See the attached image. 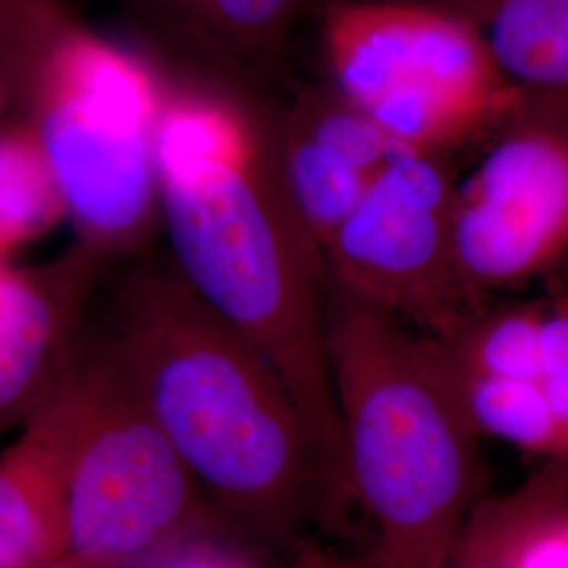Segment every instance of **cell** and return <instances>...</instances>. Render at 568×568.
<instances>
[{
	"label": "cell",
	"mask_w": 568,
	"mask_h": 568,
	"mask_svg": "<svg viewBox=\"0 0 568 568\" xmlns=\"http://www.w3.org/2000/svg\"><path fill=\"white\" fill-rule=\"evenodd\" d=\"M166 79L154 138L166 255L185 284L283 379L337 514L352 497L328 363V278L323 248L284 185L276 98L171 70Z\"/></svg>",
	"instance_id": "6da1fadb"
},
{
	"label": "cell",
	"mask_w": 568,
	"mask_h": 568,
	"mask_svg": "<svg viewBox=\"0 0 568 568\" xmlns=\"http://www.w3.org/2000/svg\"><path fill=\"white\" fill-rule=\"evenodd\" d=\"M84 335L163 429L227 539L264 560L312 541L333 511L300 408L166 253L112 265Z\"/></svg>",
	"instance_id": "7a4b0ae2"
},
{
	"label": "cell",
	"mask_w": 568,
	"mask_h": 568,
	"mask_svg": "<svg viewBox=\"0 0 568 568\" xmlns=\"http://www.w3.org/2000/svg\"><path fill=\"white\" fill-rule=\"evenodd\" d=\"M326 342L352 501L375 568H445L480 504V432L438 337L326 284Z\"/></svg>",
	"instance_id": "3957f363"
},
{
	"label": "cell",
	"mask_w": 568,
	"mask_h": 568,
	"mask_svg": "<svg viewBox=\"0 0 568 568\" xmlns=\"http://www.w3.org/2000/svg\"><path fill=\"white\" fill-rule=\"evenodd\" d=\"M13 119L41 143L77 241L112 260L154 251L161 61L95 32L61 0H2Z\"/></svg>",
	"instance_id": "277c9868"
},
{
	"label": "cell",
	"mask_w": 568,
	"mask_h": 568,
	"mask_svg": "<svg viewBox=\"0 0 568 568\" xmlns=\"http://www.w3.org/2000/svg\"><path fill=\"white\" fill-rule=\"evenodd\" d=\"M49 400L63 438L72 554L143 567L183 539L224 535L163 429L84 333Z\"/></svg>",
	"instance_id": "5b68a950"
},
{
	"label": "cell",
	"mask_w": 568,
	"mask_h": 568,
	"mask_svg": "<svg viewBox=\"0 0 568 568\" xmlns=\"http://www.w3.org/2000/svg\"><path fill=\"white\" fill-rule=\"evenodd\" d=\"M326 77L392 140L453 152L525 102L474 26L426 0H333L321 9Z\"/></svg>",
	"instance_id": "8992f818"
},
{
	"label": "cell",
	"mask_w": 568,
	"mask_h": 568,
	"mask_svg": "<svg viewBox=\"0 0 568 568\" xmlns=\"http://www.w3.org/2000/svg\"><path fill=\"white\" fill-rule=\"evenodd\" d=\"M453 196V253L471 304L548 274L568 255V105L525 98Z\"/></svg>",
	"instance_id": "52a82bcc"
},
{
	"label": "cell",
	"mask_w": 568,
	"mask_h": 568,
	"mask_svg": "<svg viewBox=\"0 0 568 568\" xmlns=\"http://www.w3.org/2000/svg\"><path fill=\"white\" fill-rule=\"evenodd\" d=\"M450 152H400L323 246L326 278L434 337L474 312L453 253Z\"/></svg>",
	"instance_id": "ba28073f"
},
{
	"label": "cell",
	"mask_w": 568,
	"mask_h": 568,
	"mask_svg": "<svg viewBox=\"0 0 568 568\" xmlns=\"http://www.w3.org/2000/svg\"><path fill=\"white\" fill-rule=\"evenodd\" d=\"M116 262L81 241L44 264L0 262V434L53 394Z\"/></svg>",
	"instance_id": "9c48e42d"
},
{
	"label": "cell",
	"mask_w": 568,
	"mask_h": 568,
	"mask_svg": "<svg viewBox=\"0 0 568 568\" xmlns=\"http://www.w3.org/2000/svg\"><path fill=\"white\" fill-rule=\"evenodd\" d=\"M328 2L119 0L166 70L264 98H276L295 26Z\"/></svg>",
	"instance_id": "30bf717a"
},
{
	"label": "cell",
	"mask_w": 568,
	"mask_h": 568,
	"mask_svg": "<svg viewBox=\"0 0 568 568\" xmlns=\"http://www.w3.org/2000/svg\"><path fill=\"white\" fill-rule=\"evenodd\" d=\"M274 135L286 192L321 248L387 164L413 150L326 82L276 100Z\"/></svg>",
	"instance_id": "8fae6325"
},
{
	"label": "cell",
	"mask_w": 568,
	"mask_h": 568,
	"mask_svg": "<svg viewBox=\"0 0 568 568\" xmlns=\"http://www.w3.org/2000/svg\"><path fill=\"white\" fill-rule=\"evenodd\" d=\"M68 548L63 438L47 398L0 450V568H28Z\"/></svg>",
	"instance_id": "7c38bea8"
},
{
	"label": "cell",
	"mask_w": 568,
	"mask_h": 568,
	"mask_svg": "<svg viewBox=\"0 0 568 568\" xmlns=\"http://www.w3.org/2000/svg\"><path fill=\"white\" fill-rule=\"evenodd\" d=\"M440 7L474 26L509 87L525 98L568 105V0H457Z\"/></svg>",
	"instance_id": "4fadbf2b"
},
{
	"label": "cell",
	"mask_w": 568,
	"mask_h": 568,
	"mask_svg": "<svg viewBox=\"0 0 568 568\" xmlns=\"http://www.w3.org/2000/svg\"><path fill=\"white\" fill-rule=\"evenodd\" d=\"M68 220L60 183L34 133L11 119L0 126V262Z\"/></svg>",
	"instance_id": "5bb4252c"
},
{
	"label": "cell",
	"mask_w": 568,
	"mask_h": 568,
	"mask_svg": "<svg viewBox=\"0 0 568 568\" xmlns=\"http://www.w3.org/2000/svg\"><path fill=\"white\" fill-rule=\"evenodd\" d=\"M544 302L474 310L447 337H438L459 375L541 379L539 335Z\"/></svg>",
	"instance_id": "9a60e30c"
},
{
	"label": "cell",
	"mask_w": 568,
	"mask_h": 568,
	"mask_svg": "<svg viewBox=\"0 0 568 568\" xmlns=\"http://www.w3.org/2000/svg\"><path fill=\"white\" fill-rule=\"evenodd\" d=\"M453 373L480 436L504 440L530 455L568 459L541 382L474 377L459 375L455 368Z\"/></svg>",
	"instance_id": "2e32d148"
},
{
	"label": "cell",
	"mask_w": 568,
	"mask_h": 568,
	"mask_svg": "<svg viewBox=\"0 0 568 568\" xmlns=\"http://www.w3.org/2000/svg\"><path fill=\"white\" fill-rule=\"evenodd\" d=\"M567 495L568 459H549L520 490L474 508L445 568H511V554L528 520Z\"/></svg>",
	"instance_id": "e0dca14e"
},
{
	"label": "cell",
	"mask_w": 568,
	"mask_h": 568,
	"mask_svg": "<svg viewBox=\"0 0 568 568\" xmlns=\"http://www.w3.org/2000/svg\"><path fill=\"white\" fill-rule=\"evenodd\" d=\"M558 499L535 514L511 554V568H568V509Z\"/></svg>",
	"instance_id": "ac0fdd59"
},
{
	"label": "cell",
	"mask_w": 568,
	"mask_h": 568,
	"mask_svg": "<svg viewBox=\"0 0 568 568\" xmlns=\"http://www.w3.org/2000/svg\"><path fill=\"white\" fill-rule=\"evenodd\" d=\"M143 568H267L264 558L217 532H204L164 549Z\"/></svg>",
	"instance_id": "d6986e66"
},
{
	"label": "cell",
	"mask_w": 568,
	"mask_h": 568,
	"mask_svg": "<svg viewBox=\"0 0 568 568\" xmlns=\"http://www.w3.org/2000/svg\"><path fill=\"white\" fill-rule=\"evenodd\" d=\"M539 365L541 379H568V293L544 302Z\"/></svg>",
	"instance_id": "ffe728a7"
},
{
	"label": "cell",
	"mask_w": 568,
	"mask_h": 568,
	"mask_svg": "<svg viewBox=\"0 0 568 568\" xmlns=\"http://www.w3.org/2000/svg\"><path fill=\"white\" fill-rule=\"evenodd\" d=\"M291 568H375L371 560L354 558L339 549L307 541L300 551L288 560Z\"/></svg>",
	"instance_id": "44dd1931"
},
{
	"label": "cell",
	"mask_w": 568,
	"mask_h": 568,
	"mask_svg": "<svg viewBox=\"0 0 568 568\" xmlns=\"http://www.w3.org/2000/svg\"><path fill=\"white\" fill-rule=\"evenodd\" d=\"M13 77H11V60H9V39H7V21L4 7L0 0V126L13 119Z\"/></svg>",
	"instance_id": "7402d4cb"
},
{
	"label": "cell",
	"mask_w": 568,
	"mask_h": 568,
	"mask_svg": "<svg viewBox=\"0 0 568 568\" xmlns=\"http://www.w3.org/2000/svg\"><path fill=\"white\" fill-rule=\"evenodd\" d=\"M28 568H105L102 565H98V562H91V560H87V558H82L79 554H72V551H65V554H61L58 558H51V560H44V562H39V565H34V567Z\"/></svg>",
	"instance_id": "603a6c76"
}]
</instances>
